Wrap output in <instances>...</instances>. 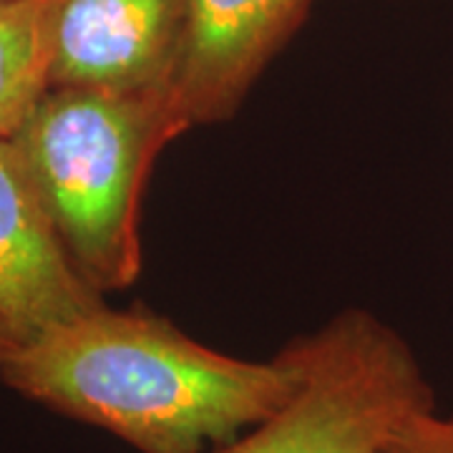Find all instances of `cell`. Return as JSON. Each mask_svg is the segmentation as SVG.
I'll list each match as a JSON object with an SVG mask.
<instances>
[{
	"mask_svg": "<svg viewBox=\"0 0 453 453\" xmlns=\"http://www.w3.org/2000/svg\"><path fill=\"white\" fill-rule=\"evenodd\" d=\"M300 371L226 356L151 310L101 305L0 353V383L139 453H210L290 398Z\"/></svg>",
	"mask_w": 453,
	"mask_h": 453,
	"instance_id": "cell-1",
	"label": "cell"
},
{
	"mask_svg": "<svg viewBox=\"0 0 453 453\" xmlns=\"http://www.w3.org/2000/svg\"><path fill=\"white\" fill-rule=\"evenodd\" d=\"M181 134L172 88H49L11 136L71 265L98 295L142 273L146 181Z\"/></svg>",
	"mask_w": 453,
	"mask_h": 453,
	"instance_id": "cell-2",
	"label": "cell"
},
{
	"mask_svg": "<svg viewBox=\"0 0 453 453\" xmlns=\"http://www.w3.org/2000/svg\"><path fill=\"white\" fill-rule=\"evenodd\" d=\"M300 380L265 421L210 453H380L436 393L401 333L368 310H342L285 345Z\"/></svg>",
	"mask_w": 453,
	"mask_h": 453,
	"instance_id": "cell-3",
	"label": "cell"
},
{
	"mask_svg": "<svg viewBox=\"0 0 453 453\" xmlns=\"http://www.w3.org/2000/svg\"><path fill=\"white\" fill-rule=\"evenodd\" d=\"M312 0H184L172 106L184 131L222 124L305 23Z\"/></svg>",
	"mask_w": 453,
	"mask_h": 453,
	"instance_id": "cell-4",
	"label": "cell"
},
{
	"mask_svg": "<svg viewBox=\"0 0 453 453\" xmlns=\"http://www.w3.org/2000/svg\"><path fill=\"white\" fill-rule=\"evenodd\" d=\"M184 0H61L49 88H172Z\"/></svg>",
	"mask_w": 453,
	"mask_h": 453,
	"instance_id": "cell-5",
	"label": "cell"
},
{
	"mask_svg": "<svg viewBox=\"0 0 453 453\" xmlns=\"http://www.w3.org/2000/svg\"><path fill=\"white\" fill-rule=\"evenodd\" d=\"M101 305L104 295L65 255L18 146L0 139V325L11 345Z\"/></svg>",
	"mask_w": 453,
	"mask_h": 453,
	"instance_id": "cell-6",
	"label": "cell"
},
{
	"mask_svg": "<svg viewBox=\"0 0 453 453\" xmlns=\"http://www.w3.org/2000/svg\"><path fill=\"white\" fill-rule=\"evenodd\" d=\"M61 0L0 5V139H11L49 91L53 26Z\"/></svg>",
	"mask_w": 453,
	"mask_h": 453,
	"instance_id": "cell-7",
	"label": "cell"
},
{
	"mask_svg": "<svg viewBox=\"0 0 453 453\" xmlns=\"http://www.w3.org/2000/svg\"><path fill=\"white\" fill-rule=\"evenodd\" d=\"M380 453H453V413L423 411L386 441Z\"/></svg>",
	"mask_w": 453,
	"mask_h": 453,
	"instance_id": "cell-8",
	"label": "cell"
},
{
	"mask_svg": "<svg viewBox=\"0 0 453 453\" xmlns=\"http://www.w3.org/2000/svg\"><path fill=\"white\" fill-rule=\"evenodd\" d=\"M8 345H11V338H8V333H5V327L0 325V353H3V350H5Z\"/></svg>",
	"mask_w": 453,
	"mask_h": 453,
	"instance_id": "cell-9",
	"label": "cell"
},
{
	"mask_svg": "<svg viewBox=\"0 0 453 453\" xmlns=\"http://www.w3.org/2000/svg\"><path fill=\"white\" fill-rule=\"evenodd\" d=\"M3 3H11V0H0V5H3Z\"/></svg>",
	"mask_w": 453,
	"mask_h": 453,
	"instance_id": "cell-10",
	"label": "cell"
}]
</instances>
